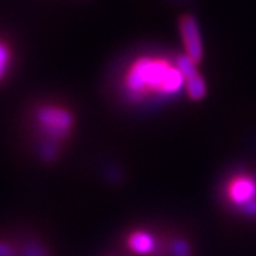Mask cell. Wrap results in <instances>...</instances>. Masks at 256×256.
I'll use <instances>...</instances> for the list:
<instances>
[{"label":"cell","instance_id":"6da1fadb","mask_svg":"<svg viewBox=\"0 0 256 256\" xmlns=\"http://www.w3.org/2000/svg\"><path fill=\"white\" fill-rule=\"evenodd\" d=\"M184 82V76L176 64L160 56H142L130 66L126 87L130 92H156L172 94Z\"/></svg>","mask_w":256,"mask_h":256},{"label":"cell","instance_id":"7a4b0ae2","mask_svg":"<svg viewBox=\"0 0 256 256\" xmlns=\"http://www.w3.org/2000/svg\"><path fill=\"white\" fill-rule=\"evenodd\" d=\"M37 118L47 136L63 138L73 126V117L68 111L57 107H44L37 112Z\"/></svg>","mask_w":256,"mask_h":256},{"label":"cell","instance_id":"3957f363","mask_svg":"<svg viewBox=\"0 0 256 256\" xmlns=\"http://www.w3.org/2000/svg\"><path fill=\"white\" fill-rule=\"evenodd\" d=\"M180 33H181V38H182L184 48L186 57H190L192 62L200 63L202 58V40L201 33H200V28L196 20L192 16H182L180 18Z\"/></svg>","mask_w":256,"mask_h":256},{"label":"cell","instance_id":"277c9868","mask_svg":"<svg viewBox=\"0 0 256 256\" xmlns=\"http://www.w3.org/2000/svg\"><path fill=\"white\" fill-rule=\"evenodd\" d=\"M176 64L184 76V82L186 84V92L192 100H201L206 94L205 82L196 70V63L192 62L186 56H178Z\"/></svg>","mask_w":256,"mask_h":256},{"label":"cell","instance_id":"5b68a950","mask_svg":"<svg viewBox=\"0 0 256 256\" xmlns=\"http://www.w3.org/2000/svg\"><path fill=\"white\" fill-rule=\"evenodd\" d=\"M229 194H230V198L235 202H239V204L250 201L256 194L255 184L252 182L250 180H248V178L235 180L230 185Z\"/></svg>","mask_w":256,"mask_h":256},{"label":"cell","instance_id":"8992f818","mask_svg":"<svg viewBox=\"0 0 256 256\" xmlns=\"http://www.w3.org/2000/svg\"><path fill=\"white\" fill-rule=\"evenodd\" d=\"M152 245H154L152 238L146 232H137V234L131 235V238H130V246L137 254L150 252L152 249Z\"/></svg>","mask_w":256,"mask_h":256},{"label":"cell","instance_id":"52a82bcc","mask_svg":"<svg viewBox=\"0 0 256 256\" xmlns=\"http://www.w3.org/2000/svg\"><path fill=\"white\" fill-rule=\"evenodd\" d=\"M0 256H16V249L9 244L0 242Z\"/></svg>","mask_w":256,"mask_h":256},{"label":"cell","instance_id":"ba28073f","mask_svg":"<svg viewBox=\"0 0 256 256\" xmlns=\"http://www.w3.org/2000/svg\"><path fill=\"white\" fill-rule=\"evenodd\" d=\"M22 256H44V254H43L42 249H38L37 246H28L24 249Z\"/></svg>","mask_w":256,"mask_h":256}]
</instances>
